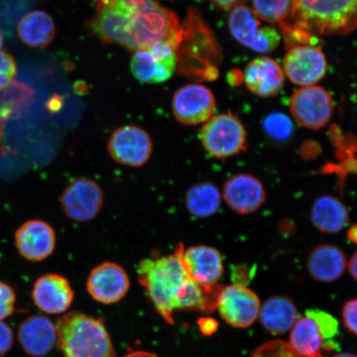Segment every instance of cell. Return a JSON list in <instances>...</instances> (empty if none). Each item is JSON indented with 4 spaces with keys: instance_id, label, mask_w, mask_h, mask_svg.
Wrapping results in <instances>:
<instances>
[{
    "instance_id": "6da1fadb",
    "label": "cell",
    "mask_w": 357,
    "mask_h": 357,
    "mask_svg": "<svg viewBox=\"0 0 357 357\" xmlns=\"http://www.w3.org/2000/svg\"><path fill=\"white\" fill-rule=\"evenodd\" d=\"M93 15L87 22L89 33L106 44L136 52L158 41L175 47L181 24L175 13L156 0H93Z\"/></svg>"
},
{
    "instance_id": "7a4b0ae2",
    "label": "cell",
    "mask_w": 357,
    "mask_h": 357,
    "mask_svg": "<svg viewBox=\"0 0 357 357\" xmlns=\"http://www.w3.org/2000/svg\"><path fill=\"white\" fill-rule=\"evenodd\" d=\"M176 71L195 82H211L218 77L222 52L212 30L198 10H187L181 36L176 47Z\"/></svg>"
},
{
    "instance_id": "3957f363",
    "label": "cell",
    "mask_w": 357,
    "mask_h": 357,
    "mask_svg": "<svg viewBox=\"0 0 357 357\" xmlns=\"http://www.w3.org/2000/svg\"><path fill=\"white\" fill-rule=\"evenodd\" d=\"M184 251L180 243L173 255L146 258L138 265V280L156 311L169 324H174V312L190 280L182 260Z\"/></svg>"
},
{
    "instance_id": "277c9868",
    "label": "cell",
    "mask_w": 357,
    "mask_h": 357,
    "mask_svg": "<svg viewBox=\"0 0 357 357\" xmlns=\"http://www.w3.org/2000/svg\"><path fill=\"white\" fill-rule=\"evenodd\" d=\"M284 24L314 37L351 33L357 29V0H292Z\"/></svg>"
},
{
    "instance_id": "5b68a950",
    "label": "cell",
    "mask_w": 357,
    "mask_h": 357,
    "mask_svg": "<svg viewBox=\"0 0 357 357\" xmlns=\"http://www.w3.org/2000/svg\"><path fill=\"white\" fill-rule=\"evenodd\" d=\"M56 326L57 344L65 357H117L100 319L74 311L58 319Z\"/></svg>"
},
{
    "instance_id": "8992f818",
    "label": "cell",
    "mask_w": 357,
    "mask_h": 357,
    "mask_svg": "<svg viewBox=\"0 0 357 357\" xmlns=\"http://www.w3.org/2000/svg\"><path fill=\"white\" fill-rule=\"evenodd\" d=\"M204 149L218 159L238 155L247 147V132L236 116L222 114L208 120L201 130Z\"/></svg>"
},
{
    "instance_id": "52a82bcc",
    "label": "cell",
    "mask_w": 357,
    "mask_h": 357,
    "mask_svg": "<svg viewBox=\"0 0 357 357\" xmlns=\"http://www.w3.org/2000/svg\"><path fill=\"white\" fill-rule=\"evenodd\" d=\"M229 26L234 38L259 53H271L279 47L280 35L272 26L263 25L252 8L240 6L233 8L229 17Z\"/></svg>"
},
{
    "instance_id": "ba28073f",
    "label": "cell",
    "mask_w": 357,
    "mask_h": 357,
    "mask_svg": "<svg viewBox=\"0 0 357 357\" xmlns=\"http://www.w3.org/2000/svg\"><path fill=\"white\" fill-rule=\"evenodd\" d=\"M107 150L116 162L126 167H141L150 160L153 145L144 128L126 125L111 134Z\"/></svg>"
},
{
    "instance_id": "9c48e42d",
    "label": "cell",
    "mask_w": 357,
    "mask_h": 357,
    "mask_svg": "<svg viewBox=\"0 0 357 357\" xmlns=\"http://www.w3.org/2000/svg\"><path fill=\"white\" fill-rule=\"evenodd\" d=\"M290 111L301 126L317 130L327 125L331 119L333 99L322 87L305 86L294 93L290 100Z\"/></svg>"
},
{
    "instance_id": "30bf717a",
    "label": "cell",
    "mask_w": 357,
    "mask_h": 357,
    "mask_svg": "<svg viewBox=\"0 0 357 357\" xmlns=\"http://www.w3.org/2000/svg\"><path fill=\"white\" fill-rule=\"evenodd\" d=\"M104 192L89 178L71 182L61 195V203L66 215L74 221L86 222L99 214L104 205Z\"/></svg>"
},
{
    "instance_id": "8fae6325",
    "label": "cell",
    "mask_w": 357,
    "mask_h": 357,
    "mask_svg": "<svg viewBox=\"0 0 357 357\" xmlns=\"http://www.w3.org/2000/svg\"><path fill=\"white\" fill-rule=\"evenodd\" d=\"M215 98L206 86L190 84L178 89L173 96L172 110L177 121L198 125L211 119L215 109Z\"/></svg>"
},
{
    "instance_id": "7c38bea8",
    "label": "cell",
    "mask_w": 357,
    "mask_h": 357,
    "mask_svg": "<svg viewBox=\"0 0 357 357\" xmlns=\"http://www.w3.org/2000/svg\"><path fill=\"white\" fill-rule=\"evenodd\" d=\"M283 64L287 77L294 84L303 87L320 82L328 68L324 52L312 45H300L289 48Z\"/></svg>"
},
{
    "instance_id": "4fadbf2b",
    "label": "cell",
    "mask_w": 357,
    "mask_h": 357,
    "mask_svg": "<svg viewBox=\"0 0 357 357\" xmlns=\"http://www.w3.org/2000/svg\"><path fill=\"white\" fill-rule=\"evenodd\" d=\"M218 309L223 320L233 327L245 328L255 322L260 312V301L252 290L243 285L223 287Z\"/></svg>"
},
{
    "instance_id": "5bb4252c",
    "label": "cell",
    "mask_w": 357,
    "mask_h": 357,
    "mask_svg": "<svg viewBox=\"0 0 357 357\" xmlns=\"http://www.w3.org/2000/svg\"><path fill=\"white\" fill-rule=\"evenodd\" d=\"M130 287L128 275L121 266L104 262L93 268L89 274L86 288L91 296L104 305H113L126 296Z\"/></svg>"
},
{
    "instance_id": "9a60e30c",
    "label": "cell",
    "mask_w": 357,
    "mask_h": 357,
    "mask_svg": "<svg viewBox=\"0 0 357 357\" xmlns=\"http://www.w3.org/2000/svg\"><path fill=\"white\" fill-rule=\"evenodd\" d=\"M222 196L236 213H255L265 203L266 193L259 178L249 174H238L223 185Z\"/></svg>"
},
{
    "instance_id": "2e32d148",
    "label": "cell",
    "mask_w": 357,
    "mask_h": 357,
    "mask_svg": "<svg viewBox=\"0 0 357 357\" xmlns=\"http://www.w3.org/2000/svg\"><path fill=\"white\" fill-rule=\"evenodd\" d=\"M54 229L47 222L29 220L16 231L15 241L17 251L30 261H42L50 257L56 247Z\"/></svg>"
},
{
    "instance_id": "e0dca14e",
    "label": "cell",
    "mask_w": 357,
    "mask_h": 357,
    "mask_svg": "<svg viewBox=\"0 0 357 357\" xmlns=\"http://www.w3.org/2000/svg\"><path fill=\"white\" fill-rule=\"evenodd\" d=\"M32 298L34 305L48 314H63L74 301V290L64 276L47 274L36 281Z\"/></svg>"
},
{
    "instance_id": "ac0fdd59",
    "label": "cell",
    "mask_w": 357,
    "mask_h": 357,
    "mask_svg": "<svg viewBox=\"0 0 357 357\" xmlns=\"http://www.w3.org/2000/svg\"><path fill=\"white\" fill-rule=\"evenodd\" d=\"M17 339L29 356H46L57 344L56 324L43 315L29 316L20 324Z\"/></svg>"
},
{
    "instance_id": "d6986e66",
    "label": "cell",
    "mask_w": 357,
    "mask_h": 357,
    "mask_svg": "<svg viewBox=\"0 0 357 357\" xmlns=\"http://www.w3.org/2000/svg\"><path fill=\"white\" fill-rule=\"evenodd\" d=\"M187 274L191 280L203 285H213L220 280L223 272L222 258L216 248L194 245L185 249L182 256Z\"/></svg>"
},
{
    "instance_id": "ffe728a7",
    "label": "cell",
    "mask_w": 357,
    "mask_h": 357,
    "mask_svg": "<svg viewBox=\"0 0 357 357\" xmlns=\"http://www.w3.org/2000/svg\"><path fill=\"white\" fill-rule=\"evenodd\" d=\"M245 86L255 95L271 97L280 91L284 83L282 69L270 57L256 58L245 67L243 75Z\"/></svg>"
},
{
    "instance_id": "44dd1931",
    "label": "cell",
    "mask_w": 357,
    "mask_h": 357,
    "mask_svg": "<svg viewBox=\"0 0 357 357\" xmlns=\"http://www.w3.org/2000/svg\"><path fill=\"white\" fill-rule=\"evenodd\" d=\"M347 266L344 252L331 244L317 245L307 259V268L310 275L321 282H333L341 278Z\"/></svg>"
},
{
    "instance_id": "7402d4cb",
    "label": "cell",
    "mask_w": 357,
    "mask_h": 357,
    "mask_svg": "<svg viewBox=\"0 0 357 357\" xmlns=\"http://www.w3.org/2000/svg\"><path fill=\"white\" fill-rule=\"evenodd\" d=\"M176 57L156 56L149 47L134 52L131 62L132 73L137 80L146 84L167 82L176 70Z\"/></svg>"
},
{
    "instance_id": "603a6c76",
    "label": "cell",
    "mask_w": 357,
    "mask_h": 357,
    "mask_svg": "<svg viewBox=\"0 0 357 357\" xmlns=\"http://www.w3.org/2000/svg\"><path fill=\"white\" fill-rule=\"evenodd\" d=\"M349 221L347 209L337 198L323 195L317 199L311 208V222L324 234H337Z\"/></svg>"
},
{
    "instance_id": "cb8c5ba5",
    "label": "cell",
    "mask_w": 357,
    "mask_h": 357,
    "mask_svg": "<svg viewBox=\"0 0 357 357\" xmlns=\"http://www.w3.org/2000/svg\"><path fill=\"white\" fill-rule=\"evenodd\" d=\"M56 34L55 22L52 16L42 10H34L22 17L17 25V35L26 46L46 48Z\"/></svg>"
},
{
    "instance_id": "d4e9b609",
    "label": "cell",
    "mask_w": 357,
    "mask_h": 357,
    "mask_svg": "<svg viewBox=\"0 0 357 357\" xmlns=\"http://www.w3.org/2000/svg\"><path fill=\"white\" fill-rule=\"evenodd\" d=\"M260 322L272 334H284L291 328L297 319V309L287 297L268 298L260 309Z\"/></svg>"
},
{
    "instance_id": "484cf974",
    "label": "cell",
    "mask_w": 357,
    "mask_h": 357,
    "mask_svg": "<svg viewBox=\"0 0 357 357\" xmlns=\"http://www.w3.org/2000/svg\"><path fill=\"white\" fill-rule=\"evenodd\" d=\"M222 195L218 187L211 182L191 186L185 195L188 211L197 218L211 217L220 208Z\"/></svg>"
},
{
    "instance_id": "4316f807",
    "label": "cell",
    "mask_w": 357,
    "mask_h": 357,
    "mask_svg": "<svg viewBox=\"0 0 357 357\" xmlns=\"http://www.w3.org/2000/svg\"><path fill=\"white\" fill-rule=\"evenodd\" d=\"M318 325L314 320L303 317L294 325L290 334V347L298 355L303 357H314L319 354L324 344Z\"/></svg>"
},
{
    "instance_id": "83f0119b",
    "label": "cell",
    "mask_w": 357,
    "mask_h": 357,
    "mask_svg": "<svg viewBox=\"0 0 357 357\" xmlns=\"http://www.w3.org/2000/svg\"><path fill=\"white\" fill-rule=\"evenodd\" d=\"M34 91L26 84L13 82L0 91V123H6L20 115L26 106L33 104Z\"/></svg>"
},
{
    "instance_id": "f1b7e54d",
    "label": "cell",
    "mask_w": 357,
    "mask_h": 357,
    "mask_svg": "<svg viewBox=\"0 0 357 357\" xmlns=\"http://www.w3.org/2000/svg\"><path fill=\"white\" fill-rule=\"evenodd\" d=\"M252 10L259 19L279 26L289 22L292 0H252Z\"/></svg>"
},
{
    "instance_id": "f546056e",
    "label": "cell",
    "mask_w": 357,
    "mask_h": 357,
    "mask_svg": "<svg viewBox=\"0 0 357 357\" xmlns=\"http://www.w3.org/2000/svg\"><path fill=\"white\" fill-rule=\"evenodd\" d=\"M263 128L271 139L284 142L291 137L294 127L291 120L282 113L268 114L263 121Z\"/></svg>"
},
{
    "instance_id": "4dcf8cb0",
    "label": "cell",
    "mask_w": 357,
    "mask_h": 357,
    "mask_svg": "<svg viewBox=\"0 0 357 357\" xmlns=\"http://www.w3.org/2000/svg\"><path fill=\"white\" fill-rule=\"evenodd\" d=\"M306 317L314 320L318 325L321 335L326 340L331 341L339 333L337 320L327 312L319 310H309L306 311Z\"/></svg>"
},
{
    "instance_id": "1f68e13d",
    "label": "cell",
    "mask_w": 357,
    "mask_h": 357,
    "mask_svg": "<svg viewBox=\"0 0 357 357\" xmlns=\"http://www.w3.org/2000/svg\"><path fill=\"white\" fill-rule=\"evenodd\" d=\"M250 357H303L294 351L293 348L280 340L266 343L259 347Z\"/></svg>"
},
{
    "instance_id": "d6a6232c",
    "label": "cell",
    "mask_w": 357,
    "mask_h": 357,
    "mask_svg": "<svg viewBox=\"0 0 357 357\" xmlns=\"http://www.w3.org/2000/svg\"><path fill=\"white\" fill-rule=\"evenodd\" d=\"M15 303V289L10 285L0 281V321H3L17 312Z\"/></svg>"
},
{
    "instance_id": "836d02e7",
    "label": "cell",
    "mask_w": 357,
    "mask_h": 357,
    "mask_svg": "<svg viewBox=\"0 0 357 357\" xmlns=\"http://www.w3.org/2000/svg\"><path fill=\"white\" fill-rule=\"evenodd\" d=\"M17 73V65L13 57L7 52H0V91L13 83Z\"/></svg>"
},
{
    "instance_id": "e575fe53",
    "label": "cell",
    "mask_w": 357,
    "mask_h": 357,
    "mask_svg": "<svg viewBox=\"0 0 357 357\" xmlns=\"http://www.w3.org/2000/svg\"><path fill=\"white\" fill-rule=\"evenodd\" d=\"M343 320L351 333L357 334V298L345 303L342 311Z\"/></svg>"
},
{
    "instance_id": "d590c367",
    "label": "cell",
    "mask_w": 357,
    "mask_h": 357,
    "mask_svg": "<svg viewBox=\"0 0 357 357\" xmlns=\"http://www.w3.org/2000/svg\"><path fill=\"white\" fill-rule=\"evenodd\" d=\"M13 345V333L7 324L0 321V356L6 355Z\"/></svg>"
},
{
    "instance_id": "8d00e7d4",
    "label": "cell",
    "mask_w": 357,
    "mask_h": 357,
    "mask_svg": "<svg viewBox=\"0 0 357 357\" xmlns=\"http://www.w3.org/2000/svg\"><path fill=\"white\" fill-rule=\"evenodd\" d=\"M254 273H255V271H252L248 267L238 266L233 271L231 279H233L235 284L243 285L245 287L244 284H247L251 281Z\"/></svg>"
},
{
    "instance_id": "74e56055",
    "label": "cell",
    "mask_w": 357,
    "mask_h": 357,
    "mask_svg": "<svg viewBox=\"0 0 357 357\" xmlns=\"http://www.w3.org/2000/svg\"><path fill=\"white\" fill-rule=\"evenodd\" d=\"M211 1L218 8L223 10H233V8L243 6L248 0H211Z\"/></svg>"
},
{
    "instance_id": "f35d334b",
    "label": "cell",
    "mask_w": 357,
    "mask_h": 357,
    "mask_svg": "<svg viewBox=\"0 0 357 357\" xmlns=\"http://www.w3.org/2000/svg\"><path fill=\"white\" fill-rule=\"evenodd\" d=\"M201 331L205 335H212L218 329V323L212 319H202L199 321Z\"/></svg>"
},
{
    "instance_id": "ab89813d",
    "label": "cell",
    "mask_w": 357,
    "mask_h": 357,
    "mask_svg": "<svg viewBox=\"0 0 357 357\" xmlns=\"http://www.w3.org/2000/svg\"><path fill=\"white\" fill-rule=\"evenodd\" d=\"M348 266H349L350 273L352 278L357 281V250L354 255H352Z\"/></svg>"
},
{
    "instance_id": "60d3db41",
    "label": "cell",
    "mask_w": 357,
    "mask_h": 357,
    "mask_svg": "<svg viewBox=\"0 0 357 357\" xmlns=\"http://www.w3.org/2000/svg\"><path fill=\"white\" fill-rule=\"evenodd\" d=\"M124 357H158V356H155L153 354H151V352L149 351H137L131 352V354H129Z\"/></svg>"
},
{
    "instance_id": "b9f144b4",
    "label": "cell",
    "mask_w": 357,
    "mask_h": 357,
    "mask_svg": "<svg viewBox=\"0 0 357 357\" xmlns=\"http://www.w3.org/2000/svg\"><path fill=\"white\" fill-rule=\"evenodd\" d=\"M348 238L351 242L357 244V225H354L351 227L347 234Z\"/></svg>"
},
{
    "instance_id": "7bdbcfd3",
    "label": "cell",
    "mask_w": 357,
    "mask_h": 357,
    "mask_svg": "<svg viewBox=\"0 0 357 357\" xmlns=\"http://www.w3.org/2000/svg\"><path fill=\"white\" fill-rule=\"evenodd\" d=\"M333 357H357V356L351 354H341L335 355Z\"/></svg>"
},
{
    "instance_id": "ee69618b",
    "label": "cell",
    "mask_w": 357,
    "mask_h": 357,
    "mask_svg": "<svg viewBox=\"0 0 357 357\" xmlns=\"http://www.w3.org/2000/svg\"><path fill=\"white\" fill-rule=\"evenodd\" d=\"M3 42H4L3 36L1 31H0V49H1L3 47Z\"/></svg>"
},
{
    "instance_id": "f6af8a7d",
    "label": "cell",
    "mask_w": 357,
    "mask_h": 357,
    "mask_svg": "<svg viewBox=\"0 0 357 357\" xmlns=\"http://www.w3.org/2000/svg\"><path fill=\"white\" fill-rule=\"evenodd\" d=\"M314 357H324V356H321L320 354H318V355L314 356Z\"/></svg>"
},
{
    "instance_id": "bcb514c9",
    "label": "cell",
    "mask_w": 357,
    "mask_h": 357,
    "mask_svg": "<svg viewBox=\"0 0 357 357\" xmlns=\"http://www.w3.org/2000/svg\"><path fill=\"white\" fill-rule=\"evenodd\" d=\"M169 1H172V0H169Z\"/></svg>"
}]
</instances>
